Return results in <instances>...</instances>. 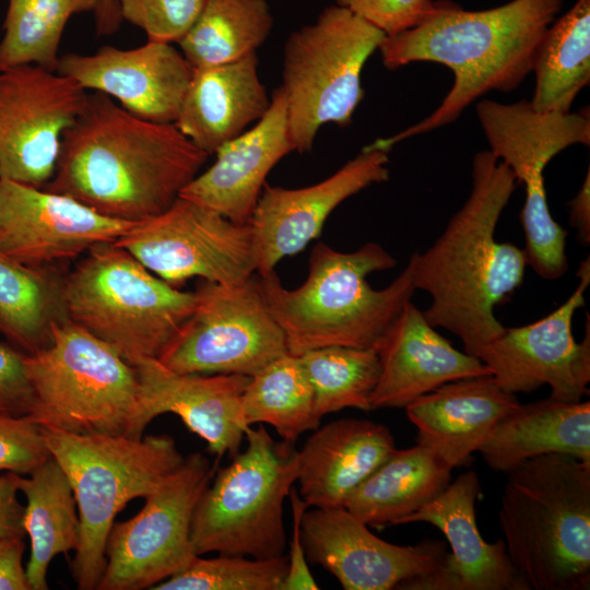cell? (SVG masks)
<instances>
[{
	"instance_id": "5",
	"label": "cell",
	"mask_w": 590,
	"mask_h": 590,
	"mask_svg": "<svg viewBox=\"0 0 590 590\" xmlns=\"http://www.w3.org/2000/svg\"><path fill=\"white\" fill-rule=\"evenodd\" d=\"M507 555L528 590L590 586V463L563 453L507 472L498 511Z\"/></svg>"
},
{
	"instance_id": "37",
	"label": "cell",
	"mask_w": 590,
	"mask_h": 590,
	"mask_svg": "<svg viewBox=\"0 0 590 590\" xmlns=\"http://www.w3.org/2000/svg\"><path fill=\"white\" fill-rule=\"evenodd\" d=\"M288 559L248 558L219 554L194 559L182 570L154 586L153 590H282Z\"/></svg>"
},
{
	"instance_id": "10",
	"label": "cell",
	"mask_w": 590,
	"mask_h": 590,
	"mask_svg": "<svg viewBox=\"0 0 590 590\" xmlns=\"http://www.w3.org/2000/svg\"><path fill=\"white\" fill-rule=\"evenodd\" d=\"M386 34L339 4L293 31L284 46L283 84L295 151L309 152L319 128L349 126L363 99V67Z\"/></svg>"
},
{
	"instance_id": "25",
	"label": "cell",
	"mask_w": 590,
	"mask_h": 590,
	"mask_svg": "<svg viewBox=\"0 0 590 590\" xmlns=\"http://www.w3.org/2000/svg\"><path fill=\"white\" fill-rule=\"evenodd\" d=\"M520 404L493 375L441 385L405 406L417 429V444L451 469L467 465L498 422Z\"/></svg>"
},
{
	"instance_id": "19",
	"label": "cell",
	"mask_w": 590,
	"mask_h": 590,
	"mask_svg": "<svg viewBox=\"0 0 590 590\" xmlns=\"http://www.w3.org/2000/svg\"><path fill=\"white\" fill-rule=\"evenodd\" d=\"M388 151L366 145L333 175L315 185L288 189L264 185L248 225L256 273L274 270L284 257L317 238L327 217L344 200L389 179Z\"/></svg>"
},
{
	"instance_id": "15",
	"label": "cell",
	"mask_w": 590,
	"mask_h": 590,
	"mask_svg": "<svg viewBox=\"0 0 590 590\" xmlns=\"http://www.w3.org/2000/svg\"><path fill=\"white\" fill-rule=\"evenodd\" d=\"M86 99L83 87L57 71L36 64L0 70V179L44 188Z\"/></svg>"
},
{
	"instance_id": "14",
	"label": "cell",
	"mask_w": 590,
	"mask_h": 590,
	"mask_svg": "<svg viewBox=\"0 0 590 590\" xmlns=\"http://www.w3.org/2000/svg\"><path fill=\"white\" fill-rule=\"evenodd\" d=\"M115 243L175 287L191 278L238 285L256 273L249 225L181 197L131 225Z\"/></svg>"
},
{
	"instance_id": "3",
	"label": "cell",
	"mask_w": 590,
	"mask_h": 590,
	"mask_svg": "<svg viewBox=\"0 0 590 590\" xmlns=\"http://www.w3.org/2000/svg\"><path fill=\"white\" fill-rule=\"evenodd\" d=\"M562 4L563 0H512L493 9L467 11L447 0L421 25L386 36L378 49L387 69L415 61L437 62L452 71L453 83L429 116L368 145L389 152L402 140L453 122L491 91L517 88L532 71L538 45Z\"/></svg>"
},
{
	"instance_id": "20",
	"label": "cell",
	"mask_w": 590,
	"mask_h": 590,
	"mask_svg": "<svg viewBox=\"0 0 590 590\" xmlns=\"http://www.w3.org/2000/svg\"><path fill=\"white\" fill-rule=\"evenodd\" d=\"M193 70L172 44L148 40L131 49L106 45L92 55L66 54L56 71L142 119L175 123Z\"/></svg>"
},
{
	"instance_id": "22",
	"label": "cell",
	"mask_w": 590,
	"mask_h": 590,
	"mask_svg": "<svg viewBox=\"0 0 590 590\" xmlns=\"http://www.w3.org/2000/svg\"><path fill=\"white\" fill-rule=\"evenodd\" d=\"M481 486L474 471L460 474L432 502L406 517L402 524L427 522L446 536V553L434 573L412 579L409 590H528L515 570L503 539L486 542L476 524L475 503Z\"/></svg>"
},
{
	"instance_id": "7",
	"label": "cell",
	"mask_w": 590,
	"mask_h": 590,
	"mask_svg": "<svg viewBox=\"0 0 590 590\" xmlns=\"http://www.w3.org/2000/svg\"><path fill=\"white\" fill-rule=\"evenodd\" d=\"M68 318L128 363L158 359L197 304L116 243L94 246L64 279Z\"/></svg>"
},
{
	"instance_id": "29",
	"label": "cell",
	"mask_w": 590,
	"mask_h": 590,
	"mask_svg": "<svg viewBox=\"0 0 590 590\" xmlns=\"http://www.w3.org/2000/svg\"><path fill=\"white\" fill-rule=\"evenodd\" d=\"M451 470L423 445L396 449L350 495L343 507L371 528L402 524L448 486Z\"/></svg>"
},
{
	"instance_id": "36",
	"label": "cell",
	"mask_w": 590,
	"mask_h": 590,
	"mask_svg": "<svg viewBox=\"0 0 590 590\" xmlns=\"http://www.w3.org/2000/svg\"><path fill=\"white\" fill-rule=\"evenodd\" d=\"M314 392L316 415L346 408L371 411L370 397L380 371L378 351L326 346L299 355Z\"/></svg>"
},
{
	"instance_id": "31",
	"label": "cell",
	"mask_w": 590,
	"mask_h": 590,
	"mask_svg": "<svg viewBox=\"0 0 590 590\" xmlns=\"http://www.w3.org/2000/svg\"><path fill=\"white\" fill-rule=\"evenodd\" d=\"M64 279L57 267H32L0 253V334L25 354L47 347L67 319Z\"/></svg>"
},
{
	"instance_id": "38",
	"label": "cell",
	"mask_w": 590,
	"mask_h": 590,
	"mask_svg": "<svg viewBox=\"0 0 590 590\" xmlns=\"http://www.w3.org/2000/svg\"><path fill=\"white\" fill-rule=\"evenodd\" d=\"M122 20L143 30L148 40L178 43L206 0H116Z\"/></svg>"
},
{
	"instance_id": "26",
	"label": "cell",
	"mask_w": 590,
	"mask_h": 590,
	"mask_svg": "<svg viewBox=\"0 0 590 590\" xmlns=\"http://www.w3.org/2000/svg\"><path fill=\"white\" fill-rule=\"evenodd\" d=\"M312 432L298 450V493L308 507H343L397 449L390 429L366 418H341Z\"/></svg>"
},
{
	"instance_id": "33",
	"label": "cell",
	"mask_w": 590,
	"mask_h": 590,
	"mask_svg": "<svg viewBox=\"0 0 590 590\" xmlns=\"http://www.w3.org/2000/svg\"><path fill=\"white\" fill-rule=\"evenodd\" d=\"M272 26L267 0H206L177 44L193 68L219 66L256 52Z\"/></svg>"
},
{
	"instance_id": "30",
	"label": "cell",
	"mask_w": 590,
	"mask_h": 590,
	"mask_svg": "<svg viewBox=\"0 0 590 590\" xmlns=\"http://www.w3.org/2000/svg\"><path fill=\"white\" fill-rule=\"evenodd\" d=\"M26 498L25 533L31 540L26 575L32 590H47V571L55 556L76 551L81 527L71 484L51 457L30 475H19Z\"/></svg>"
},
{
	"instance_id": "45",
	"label": "cell",
	"mask_w": 590,
	"mask_h": 590,
	"mask_svg": "<svg viewBox=\"0 0 590 590\" xmlns=\"http://www.w3.org/2000/svg\"><path fill=\"white\" fill-rule=\"evenodd\" d=\"M570 206L569 223L578 231V239L582 245L590 243V172L588 169L583 184L577 196L568 203Z\"/></svg>"
},
{
	"instance_id": "17",
	"label": "cell",
	"mask_w": 590,
	"mask_h": 590,
	"mask_svg": "<svg viewBox=\"0 0 590 590\" xmlns=\"http://www.w3.org/2000/svg\"><path fill=\"white\" fill-rule=\"evenodd\" d=\"M134 223L97 213L45 188L0 179V253L32 267H56L115 243Z\"/></svg>"
},
{
	"instance_id": "43",
	"label": "cell",
	"mask_w": 590,
	"mask_h": 590,
	"mask_svg": "<svg viewBox=\"0 0 590 590\" xmlns=\"http://www.w3.org/2000/svg\"><path fill=\"white\" fill-rule=\"evenodd\" d=\"M19 474L0 472V540L8 538H24L23 506L17 499Z\"/></svg>"
},
{
	"instance_id": "34",
	"label": "cell",
	"mask_w": 590,
	"mask_h": 590,
	"mask_svg": "<svg viewBox=\"0 0 590 590\" xmlns=\"http://www.w3.org/2000/svg\"><path fill=\"white\" fill-rule=\"evenodd\" d=\"M241 418L246 427L269 424L290 442L320 426L299 356L286 353L250 377L243 393Z\"/></svg>"
},
{
	"instance_id": "39",
	"label": "cell",
	"mask_w": 590,
	"mask_h": 590,
	"mask_svg": "<svg viewBox=\"0 0 590 590\" xmlns=\"http://www.w3.org/2000/svg\"><path fill=\"white\" fill-rule=\"evenodd\" d=\"M51 457L38 423L28 415L0 412V472L26 476Z\"/></svg>"
},
{
	"instance_id": "11",
	"label": "cell",
	"mask_w": 590,
	"mask_h": 590,
	"mask_svg": "<svg viewBox=\"0 0 590 590\" xmlns=\"http://www.w3.org/2000/svg\"><path fill=\"white\" fill-rule=\"evenodd\" d=\"M476 114L489 151L524 185L520 213L528 263L551 269L566 259L567 231L552 216L543 172L551 160L574 144H590L589 110L539 111L530 102L502 104L484 99Z\"/></svg>"
},
{
	"instance_id": "4",
	"label": "cell",
	"mask_w": 590,
	"mask_h": 590,
	"mask_svg": "<svg viewBox=\"0 0 590 590\" xmlns=\"http://www.w3.org/2000/svg\"><path fill=\"white\" fill-rule=\"evenodd\" d=\"M396 266V258L377 243L351 252L318 243L299 287L286 290L274 270L258 274L288 353L299 356L326 346L378 351L416 288L409 264L381 290L373 288L367 276Z\"/></svg>"
},
{
	"instance_id": "46",
	"label": "cell",
	"mask_w": 590,
	"mask_h": 590,
	"mask_svg": "<svg viewBox=\"0 0 590 590\" xmlns=\"http://www.w3.org/2000/svg\"><path fill=\"white\" fill-rule=\"evenodd\" d=\"M95 16L98 35L113 34L119 28L122 20L116 0H99Z\"/></svg>"
},
{
	"instance_id": "21",
	"label": "cell",
	"mask_w": 590,
	"mask_h": 590,
	"mask_svg": "<svg viewBox=\"0 0 590 590\" xmlns=\"http://www.w3.org/2000/svg\"><path fill=\"white\" fill-rule=\"evenodd\" d=\"M133 366L140 381L138 437L155 417L173 413L219 459L233 458L240 451L247 428L241 418V399L249 376L181 374L155 358L140 359Z\"/></svg>"
},
{
	"instance_id": "41",
	"label": "cell",
	"mask_w": 590,
	"mask_h": 590,
	"mask_svg": "<svg viewBox=\"0 0 590 590\" xmlns=\"http://www.w3.org/2000/svg\"><path fill=\"white\" fill-rule=\"evenodd\" d=\"M25 353L0 341V412L13 415H30L34 404V392L25 363Z\"/></svg>"
},
{
	"instance_id": "8",
	"label": "cell",
	"mask_w": 590,
	"mask_h": 590,
	"mask_svg": "<svg viewBox=\"0 0 590 590\" xmlns=\"http://www.w3.org/2000/svg\"><path fill=\"white\" fill-rule=\"evenodd\" d=\"M24 363L34 392L28 416L40 426L140 438L138 373L109 344L67 318L52 327L51 343L25 354Z\"/></svg>"
},
{
	"instance_id": "40",
	"label": "cell",
	"mask_w": 590,
	"mask_h": 590,
	"mask_svg": "<svg viewBox=\"0 0 590 590\" xmlns=\"http://www.w3.org/2000/svg\"><path fill=\"white\" fill-rule=\"evenodd\" d=\"M447 0H337L380 31L392 36L413 28L437 14Z\"/></svg>"
},
{
	"instance_id": "23",
	"label": "cell",
	"mask_w": 590,
	"mask_h": 590,
	"mask_svg": "<svg viewBox=\"0 0 590 590\" xmlns=\"http://www.w3.org/2000/svg\"><path fill=\"white\" fill-rule=\"evenodd\" d=\"M295 151L285 94L271 95L269 109L248 131L225 143L215 162L198 174L179 197L209 208L237 224H248L266 179L281 158Z\"/></svg>"
},
{
	"instance_id": "44",
	"label": "cell",
	"mask_w": 590,
	"mask_h": 590,
	"mask_svg": "<svg viewBox=\"0 0 590 590\" xmlns=\"http://www.w3.org/2000/svg\"><path fill=\"white\" fill-rule=\"evenodd\" d=\"M24 538L0 540V590H32L23 566Z\"/></svg>"
},
{
	"instance_id": "13",
	"label": "cell",
	"mask_w": 590,
	"mask_h": 590,
	"mask_svg": "<svg viewBox=\"0 0 590 590\" xmlns=\"http://www.w3.org/2000/svg\"><path fill=\"white\" fill-rule=\"evenodd\" d=\"M215 469L201 452L190 453L144 498L137 515L113 523L98 590L152 589L198 556L191 542V522Z\"/></svg>"
},
{
	"instance_id": "35",
	"label": "cell",
	"mask_w": 590,
	"mask_h": 590,
	"mask_svg": "<svg viewBox=\"0 0 590 590\" xmlns=\"http://www.w3.org/2000/svg\"><path fill=\"white\" fill-rule=\"evenodd\" d=\"M99 0H9L0 40V70L36 64L56 71L66 25L95 11Z\"/></svg>"
},
{
	"instance_id": "27",
	"label": "cell",
	"mask_w": 590,
	"mask_h": 590,
	"mask_svg": "<svg viewBox=\"0 0 590 590\" xmlns=\"http://www.w3.org/2000/svg\"><path fill=\"white\" fill-rule=\"evenodd\" d=\"M256 52L236 61L194 68L175 126L197 148L215 154L269 109Z\"/></svg>"
},
{
	"instance_id": "28",
	"label": "cell",
	"mask_w": 590,
	"mask_h": 590,
	"mask_svg": "<svg viewBox=\"0 0 590 590\" xmlns=\"http://www.w3.org/2000/svg\"><path fill=\"white\" fill-rule=\"evenodd\" d=\"M479 452L489 468L502 473L548 453L590 463V402L548 397L520 403L498 422Z\"/></svg>"
},
{
	"instance_id": "18",
	"label": "cell",
	"mask_w": 590,
	"mask_h": 590,
	"mask_svg": "<svg viewBox=\"0 0 590 590\" xmlns=\"http://www.w3.org/2000/svg\"><path fill=\"white\" fill-rule=\"evenodd\" d=\"M305 554L345 590H390L434 573L446 555L440 541L401 546L381 540L344 507L306 510Z\"/></svg>"
},
{
	"instance_id": "16",
	"label": "cell",
	"mask_w": 590,
	"mask_h": 590,
	"mask_svg": "<svg viewBox=\"0 0 590 590\" xmlns=\"http://www.w3.org/2000/svg\"><path fill=\"white\" fill-rule=\"evenodd\" d=\"M576 276V288L558 308L532 323L505 328L479 353L505 391L529 393L546 385L550 398L564 402H579L588 394L590 318L587 314L585 337L577 342L573 317L585 306L590 284L589 257L580 262Z\"/></svg>"
},
{
	"instance_id": "2",
	"label": "cell",
	"mask_w": 590,
	"mask_h": 590,
	"mask_svg": "<svg viewBox=\"0 0 590 590\" xmlns=\"http://www.w3.org/2000/svg\"><path fill=\"white\" fill-rule=\"evenodd\" d=\"M471 190L435 243L408 262L416 290L432 297L427 321L456 334L477 357L505 329L495 307L522 284L523 249L495 239L498 220L518 186L511 170L488 151L472 161Z\"/></svg>"
},
{
	"instance_id": "32",
	"label": "cell",
	"mask_w": 590,
	"mask_h": 590,
	"mask_svg": "<svg viewBox=\"0 0 590 590\" xmlns=\"http://www.w3.org/2000/svg\"><path fill=\"white\" fill-rule=\"evenodd\" d=\"M532 107L568 113L590 81V0H577L543 34L533 60Z\"/></svg>"
},
{
	"instance_id": "12",
	"label": "cell",
	"mask_w": 590,
	"mask_h": 590,
	"mask_svg": "<svg viewBox=\"0 0 590 590\" xmlns=\"http://www.w3.org/2000/svg\"><path fill=\"white\" fill-rule=\"evenodd\" d=\"M193 312L158 358L181 374H238L251 377L288 353L258 274L238 285L201 279Z\"/></svg>"
},
{
	"instance_id": "42",
	"label": "cell",
	"mask_w": 590,
	"mask_h": 590,
	"mask_svg": "<svg viewBox=\"0 0 590 590\" xmlns=\"http://www.w3.org/2000/svg\"><path fill=\"white\" fill-rule=\"evenodd\" d=\"M292 509V538L287 554V573L282 590H317L319 589L312 574L309 570L305 557V547L302 538V519L308 505L299 496L296 488L292 487L288 494Z\"/></svg>"
},
{
	"instance_id": "6",
	"label": "cell",
	"mask_w": 590,
	"mask_h": 590,
	"mask_svg": "<svg viewBox=\"0 0 590 590\" xmlns=\"http://www.w3.org/2000/svg\"><path fill=\"white\" fill-rule=\"evenodd\" d=\"M52 458L71 484L80 544L71 563L80 590L97 589L115 518L134 498L154 492L185 460L169 435L73 434L43 427Z\"/></svg>"
},
{
	"instance_id": "1",
	"label": "cell",
	"mask_w": 590,
	"mask_h": 590,
	"mask_svg": "<svg viewBox=\"0 0 590 590\" xmlns=\"http://www.w3.org/2000/svg\"><path fill=\"white\" fill-rule=\"evenodd\" d=\"M208 157L175 123L142 119L93 92L63 133L55 174L44 188L137 223L169 208Z\"/></svg>"
},
{
	"instance_id": "24",
	"label": "cell",
	"mask_w": 590,
	"mask_h": 590,
	"mask_svg": "<svg viewBox=\"0 0 590 590\" xmlns=\"http://www.w3.org/2000/svg\"><path fill=\"white\" fill-rule=\"evenodd\" d=\"M410 300L378 349L380 371L370 397L373 410L405 408L444 384L491 369L453 347Z\"/></svg>"
},
{
	"instance_id": "9",
	"label": "cell",
	"mask_w": 590,
	"mask_h": 590,
	"mask_svg": "<svg viewBox=\"0 0 590 590\" xmlns=\"http://www.w3.org/2000/svg\"><path fill=\"white\" fill-rule=\"evenodd\" d=\"M245 438L246 449L216 471L196 506L190 535L198 556L285 554L283 505L298 479V450L273 439L262 424L248 426Z\"/></svg>"
}]
</instances>
